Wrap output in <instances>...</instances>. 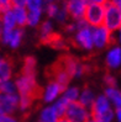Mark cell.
Here are the masks:
<instances>
[{
    "instance_id": "1",
    "label": "cell",
    "mask_w": 121,
    "mask_h": 122,
    "mask_svg": "<svg viewBox=\"0 0 121 122\" xmlns=\"http://www.w3.org/2000/svg\"><path fill=\"white\" fill-rule=\"evenodd\" d=\"M90 115L98 122H115V112L104 94L96 95L90 107Z\"/></svg>"
},
{
    "instance_id": "2",
    "label": "cell",
    "mask_w": 121,
    "mask_h": 122,
    "mask_svg": "<svg viewBox=\"0 0 121 122\" xmlns=\"http://www.w3.org/2000/svg\"><path fill=\"white\" fill-rule=\"evenodd\" d=\"M58 63L68 73L70 79H79L89 73L88 64L82 62L78 57H74L72 54H63L58 59Z\"/></svg>"
},
{
    "instance_id": "3",
    "label": "cell",
    "mask_w": 121,
    "mask_h": 122,
    "mask_svg": "<svg viewBox=\"0 0 121 122\" xmlns=\"http://www.w3.org/2000/svg\"><path fill=\"white\" fill-rule=\"evenodd\" d=\"M14 83L16 85L19 95H27V96H32L35 99L40 100V94H41L42 88L37 83L36 76L19 74L15 79H14Z\"/></svg>"
},
{
    "instance_id": "4",
    "label": "cell",
    "mask_w": 121,
    "mask_h": 122,
    "mask_svg": "<svg viewBox=\"0 0 121 122\" xmlns=\"http://www.w3.org/2000/svg\"><path fill=\"white\" fill-rule=\"evenodd\" d=\"M103 26L111 32L116 33L121 28V8H116L111 4H105V14Z\"/></svg>"
},
{
    "instance_id": "5",
    "label": "cell",
    "mask_w": 121,
    "mask_h": 122,
    "mask_svg": "<svg viewBox=\"0 0 121 122\" xmlns=\"http://www.w3.org/2000/svg\"><path fill=\"white\" fill-rule=\"evenodd\" d=\"M91 33H93V46L94 49H98V51H101V49L108 48L109 46L114 45V35L111 33L108 28H105L103 25L91 28Z\"/></svg>"
},
{
    "instance_id": "6",
    "label": "cell",
    "mask_w": 121,
    "mask_h": 122,
    "mask_svg": "<svg viewBox=\"0 0 121 122\" xmlns=\"http://www.w3.org/2000/svg\"><path fill=\"white\" fill-rule=\"evenodd\" d=\"M104 14H105V5H98V4H88L87 9L84 12V21L87 25L91 28L101 26L104 21Z\"/></svg>"
},
{
    "instance_id": "7",
    "label": "cell",
    "mask_w": 121,
    "mask_h": 122,
    "mask_svg": "<svg viewBox=\"0 0 121 122\" xmlns=\"http://www.w3.org/2000/svg\"><path fill=\"white\" fill-rule=\"evenodd\" d=\"M70 41H72V43L77 48H80V49H83V51H85V52H91L94 49L93 33H91V27H89V26L78 30L72 36Z\"/></svg>"
},
{
    "instance_id": "8",
    "label": "cell",
    "mask_w": 121,
    "mask_h": 122,
    "mask_svg": "<svg viewBox=\"0 0 121 122\" xmlns=\"http://www.w3.org/2000/svg\"><path fill=\"white\" fill-rule=\"evenodd\" d=\"M91 117L90 110L85 109L79 102H70L66 110L64 118L68 122H87Z\"/></svg>"
},
{
    "instance_id": "9",
    "label": "cell",
    "mask_w": 121,
    "mask_h": 122,
    "mask_svg": "<svg viewBox=\"0 0 121 122\" xmlns=\"http://www.w3.org/2000/svg\"><path fill=\"white\" fill-rule=\"evenodd\" d=\"M63 92V88L59 84H57L53 80H48L46 84V86L43 89H41V94H40V100L45 105H51L58 97H61Z\"/></svg>"
},
{
    "instance_id": "10",
    "label": "cell",
    "mask_w": 121,
    "mask_h": 122,
    "mask_svg": "<svg viewBox=\"0 0 121 122\" xmlns=\"http://www.w3.org/2000/svg\"><path fill=\"white\" fill-rule=\"evenodd\" d=\"M64 4L69 20L77 21L84 17V12L88 5L84 0H64Z\"/></svg>"
},
{
    "instance_id": "11",
    "label": "cell",
    "mask_w": 121,
    "mask_h": 122,
    "mask_svg": "<svg viewBox=\"0 0 121 122\" xmlns=\"http://www.w3.org/2000/svg\"><path fill=\"white\" fill-rule=\"evenodd\" d=\"M49 80H53L57 84H59L63 89H66L68 85H70L72 79L68 75V73L63 69V67L58 62H56L53 66L49 68Z\"/></svg>"
},
{
    "instance_id": "12",
    "label": "cell",
    "mask_w": 121,
    "mask_h": 122,
    "mask_svg": "<svg viewBox=\"0 0 121 122\" xmlns=\"http://www.w3.org/2000/svg\"><path fill=\"white\" fill-rule=\"evenodd\" d=\"M19 107V95H5L0 92V113L15 115Z\"/></svg>"
},
{
    "instance_id": "13",
    "label": "cell",
    "mask_w": 121,
    "mask_h": 122,
    "mask_svg": "<svg viewBox=\"0 0 121 122\" xmlns=\"http://www.w3.org/2000/svg\"><path fill=\"white\" fill-rule=\"evenodd\" d=\"M105 66L110 70H117L121 66V48L119 45H112L105 54Z\"/></svg>"
},
{
    "instance_id": "14",
    "label": "cell",
    "mask_w": 121,
    "mask_h": 122,
    "mask_svg": "<svg viewBox=\"0 0 121 122\" xmlns=\"http://www.w3.org/2000/svg\"><path fill=\"white\" fill-rule=\"evenodd\" d=\"M38 37H40V42L42 45H47L49 38L52 37V35L54 33V25H53V21L46 19V20H42V22L38 26Z\"/></svg>"
},
{
    "instance_id": "15",
    "label": "cell",
    "mask_w": 121,
    "mask_h": 122,
    "mask_svg": "<svg viewBox=\"0 0 121 122\" xmlns=\"http://www.w3.org/2000/svg\"><path fill=\"white\" fill-rule=\"evenodd\" d=\"M14 79V63L9 57L0 56V83Z\"/></svg>"
},
{
    "instance_id": "16",
    "label": "cell",
    "mask_w": 121,
    "mask_h": 122,
    "mask_svg": "<svg viewBox=\"0 0 121 122\" xmlns=\"http://www.w3.org/2000/svg\"><path fill=\"white\" fill-rule=\"evenodd\" d=\"M95 96H96V95H95L94 90L85 85L84 88L80 89L79 97H78V101H77V102H79L82 106L85 107V109L90 110V107H91V105H93L94 100H95Z\"/></svg>"
},
{
    "instance_id": "17",
    "label": "cell",
    "mask_w": 121,
    "mask_h": 122,
    "mask_svg": "<svg viewBox=\"0 0 121 122\" xmlns=\"http://www.w3.org/2000/svg\"><path fill=\"white\" fill-rule=\"evenodd\" d=\"M20 74L24 75H37V59L33 56H26L22 59Z\"/></svg>"
},
{
    "instance_id": "18",
    "label": "cell",
    "mask_w": 121,
    "mask_h": 122,
    "mask_svg": "<svg viewBox=\"0 0 121 122\" xmlns=\"http://www.w3.org/2000/svg\"><path fill=\"white\" fill-rule=\"evenodd\" d=\"M103 94L110 101L114 110L121 109V92H120L119 88H105Z\"/></svg>"
},
{
    "instance_id": "19",
    "label": "cell",
    "mask_w": 121,
    "mask_h": 122,
    "mask_svg": "<svg viewBox=\"0 0 121 122\" xmlns=\"http://www.w3.org/2000/svg\"><path fill=\"white\" fill-rule=\"evenodd\" d=\"M59 116L53 110L52 105H45L40 110L38 113V122H58Z\"/></svg>"
},
{
    "instance_id": "20",
    "label": "cell",
    "mask_w": 121,
    "mask_h": 122,
    "mask_svg": "<svg viewBox=\"0 0 121 122\" xmlns=\"http://www.w3.org/2000/svg\"><path fill=\"white\" fill-rule=\"evenodd\" d=\"M25 37V30L21 27H16L11 31L10 35V40H9V45L8 47H10L11 49H17L20 48V46L22 45V41Z\"/></svg>"
},
{
    "instance_id": "21",
    "label": "cell",
    "mask_w": 121,
    "mask_h": 122,
    "mask_svg": "<svg viewBox=\"0 0 121 122\" xmlns=\"http://www.w3.org/2000/svg\"><path fill=\"white\" fill-rule=\"evenodd\" d=\"M0 22H1V30L6 31H12L14 28H16V22L12 15V10L9 9L8 11H5L4 14L0 15Z\"/></svg>"
},
{
    "instance_id": "22",
    "label": "cell",
    "mask_w": 121,
    "mask_h": 122,
    "mask_svg": "<svg viewBox=\"0 0 121 122\" xmlns=\"http://www.w3.org/2000/svg\"><path fill=\"white\" fill-rule=\"evenodd\" d=\"M47 46H51L52 48L57 49V51H66L68 48V41L63 37L62 35L54 32L52 35V37L49 38Z\"/></svg>"
},
{
    "instance_id": "23",
    "label": "cell",
    "mask_w": 121,
    "mask_h": 122,
    "mask_svg": "<svg viewBox=\"0 0 121 122\" xmlns=\"http://www.w3.org/2000/svg\"><path fill=\"white\" fill-rule=\"evenodd\" d=\"M37 101V99H35L32 96H27V95H19V107L17 111L21 113H28L33 107L35 102Z\"/></svg>"
},
{
    "instance_id": "24",
    "label": "cell",
    "mask_w": 121,
    "mask_h": 122,
    "mask_svg": "<svg viewBox=\"0 0 121 122\" xmlns=\"http://www.w3.org/2000/svg\"><path fill=\"white\" fill-rule=\"evenodd\" d=\"M79 92H80V88L75 86V85H68L66 89H63L62 92V97L66 100L67 102H75L78 101V97H79Z\"/></svg>"
},
{
    "instance_id": "25",
    "label": "cell",
    "mask_w": 121,
    "mask_h": 122,
    "mask_svg": "<svg viewBox=\"0 0 121 122\" xmlns=\"http://www.w3.org/2000/svg\"><path fill=\"white\" fill-rule=\"evenodd\" d=\"M11 10H12V15L14 19H15L16 26L24 28L27 21V10L25 8H11Z\"/></svg>"
},
{
    "instance_id": "26",
    "label": "cell",
    "mask_w": 121,
    "mask_h": 122,
    "mask_svg": "<svg viewBox=\"0 0 121 122\" xmlns=\"http://www.w3.org/2000/svg\"><path fill=\"white\" fill-rule=\"evenodd\" d=\"M43 20V11H27V21L26 26L37 28Z\"/></svg>"
},
{
    "instance_id": "27",
    "label": "cell",
    "mask_w": 121,
    "mask_h": 122,
    "mask_svg": "<svg viewBox=\"0 0 121 122\" xmlns=\"http://www.w3.org/2000/svg\"><path fill=\"white\" fill-rule=\"evenodd\" d=\"M54 21L61 24V25H66L69 21V16H68V12H67V9H66L64 0H61L59 1V9H58V12H57V15L54 17Z\"/></svg>"
},
{
    "instance_id": "28",
    "label": "cell",
    "mask_w": 121,
    "mask_h": 122,
    "mask_svg": "<svg viewBox=\"0 0 121 122\" xmlns=\"http://www.w3.org/2000/svg\"><path fill=\"white\" fill-rule=\"evenodd\" d=\"M0 92H1V94H5V95H19L16 85H15V83H14V79H10V80L0 83Z\"/></svg>"
},
{
    "instance_id": "29",
    "label": "cell",
    "mask_w": 121,
    "mask_h": 122,
    "mask_svg": "<svg viewBox=\"0 0 121 122\" xmlns=\"http://www.w3.org/2000/svg\"><path fill=\"white\" fill-rule=\"evenodd\" d=\"M51 105H52V107H53V110L56 111V113L59 116V118H62V117H64V113H66V110H67L69 102H67L66 100L61 96V97H58V99H57L56 101H54L53 104H51Z\"/></svg>"
},
{
    "instance_id": "30",
    "label": "cell",
    "mask_w": 121,
    "mask_h": 122,
    "mask_svg": "<svg viewBox=\"0 0 121 122\" xmlns=\"http://www.w3.org/2000/svg\"><path fill=\"white\" fill-rule=\"evenodd\" d=\"M58 9H59V1L46 4L43 8V15H46L47 19H49V20H54L57 12H58Z\"/></svg>"
},
{
    "instance_id": "31",
    "label": "cell",
    "mask_w": 121,
    "mask_h": 122,
    "mask_svg": "<svg viewBox=\"0 0 121 122\" xmlns=\"http://www.w3.org/2000/svg\"><path fill=\"white\" fill-rule=\"evenodd\" d=\"M45 0H26L25 9L27 11H43Z\"/></svg>"
},
{
    "instance_id": "32",
    "label": "cell",
    "mask_w": 121,
    "mask_h": 122,
    "mask_svg": "<svg viewBox=\"0 0 121 122\" xmlns=\"http://www.w3.org/2000/svg\"><path fill=\"white\" fill-rule=\"evenodd\" d=\"M103 81H104L106 88H117V79H116V76L114 74H111V73H109V71L104 74Z\"/></svg>"
},
{
    "instance_id": "33",
    "label": "cell",
    "mask_w": 121,
    "mask_h": 122,
    "mask_svg": "<svg viewBox=\"0 0 121 122\" xmlns=\"http://www.w3.org/2000/svg\"><path fill=\"white\" fill-rule=\"evenodd\" d=\"M63 27H64V32H66L67 35H69L70 37H72V36L77 32V26H75V22H74V21H72V20H69L66 25H63Z\"/></svg>"
},
{
    "instance_id": "34",
    "label": "cell",
    "mask_w": 121,
    "mask_h": 122,
    "mask_svg": "<svg viewBox=\"0 0 121 122\" xmlns=\"http://www.w3.org/2000/svg\"><path fill=\"white\" fill-rule=\"evenodd\" d=\"M0 122H20L16 115H0Z\"/></svg>"
},
{
    "instance_id": "35",
    "label": "cell",
    "mask_w": 121,
    "mask_h": 122,
    "mask_svg": "<svg viewBox=\"0 0 121 122\" xmlns=\"http://www.w3.org/2000/svg\"><path fill=\"white\" fill-rule=\"evenodd\" d=\"M9 9H11L10 0H0V15L4 14L5 11H8Z\"/></svg>"
},
{
    "instance_id": "36",
    "label": "cell",
    "mask_w": 121,
    "mask_h": 122,
    "mask_svg": "<svg viewBox=\"0 0 121 122\" xmlns=\"http://www.w3.org/2000/svg\"><path fill=\"white\" fill-rule=\"evenodd\" d=\"M11 8H25L26 0H10Z\"/></svg>"
},
{
    "instance_id": "37",
    "label": "cell",
    "mask_w": 121,
    "mask_h": 122,
    "mask_svg": "<svg viewBox=\"0 0 121 122\" xmlns=\"http://www.w3.org/2000/svg\"><path fill=\"white\" fill-rule=\"evenodd\" d=\"M87 4H98V5H105L108 4V0H84Z\"/></svg>"
},
{
    "instance_id": "38",
    "label": "cell",
    "mask_w": 121,
    "mask_h": 122,
    "mask_svg": "<svg viewBox=\"0 0 121 122\" xmlns=\"http://www.w3.org/2000/svg\"><path fill=\"white\" fill-rule=\"evenodd\" d=\"M108 3L116 6V8H121V0H108Z\"/></svg>"
},
{
    "instance_id": "39",
    "label": "cell",
    "mask_w": 121,
    "mask_h": 122,
    "mask_svg": "<svg viewBox=\"0 0 121 122\" xmlns=\"http://www.w3.org/2000/svg\"><path fill=\"white\" fill-rule=\"evenodd\" d=\"M114 112H115V121L120 122L121 121V109L120 110H114Z\"/></svg>"
},
{
    "instance_id": "40",
    "label": "cell",
    "mask_w": 121,
    "mask_h": 122,
    "mask_svg": "<svg viewBox=\"0 0 121 122\" xmlns=\"http://www.w3.org/2000/svg\"><path fill=\"white\" fill-rule=\"evenodd\" d=\"M61 0H45V4H51V3H58Z\"/></svg>"
},
{
    "instance_id": "41",
    "label": "cell",
    "mask_w": 121,
    "mask_h": 122,
    "mask_svg": "<svg viewBox=\"0 0 121 122\" xmlns=\"http://www.w3.org/2000/svg\"><path fill=\"white\" fill-rule=\"evenodd\" d=\"M58 122H68V121H67L64 117H62V118H59V120H58Z\"/></svg>"
},
{
    "instance_id": "42",
    "label": "cell",
    "mask_w": 121,
    "mask_h": 122,
    "mask_svg": "<svg viewBox=\"0 0 121 122\" xmlns=\"http://www.w3.org/2000/svg\"><path fill=\"white\" fill-rule=\"evenodd\" d=\"M87 122H98V121H96V120H94L93 117H90V118H89V120H88Z\"/></svg>"
},
{
    "instance_id": "43",
    "label": "cell",
    "mask_w": 121,
    "mask_h": 122,
    "mask_svg": "<svg viewBox=\"0 0 121 122\" xmlns=\"http://www.w3.org/2000/svg\"><path fill=\"white\" fill-rule=\"evenodd\" d=\"M0 32H1V22H0Z\"/></svg>"
}]
</instances>
